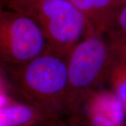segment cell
Masks as SVG:
<instances>
[{
  "instance_id": "1",
  "label": "cell",
  "mask_w": 126,
  "mask_h": 126,
  "mask_svg": "<svg viewBox=\"0 0 126 126\" xmlns=\"http://www.w3.org/2000/svg\"><path fill=\"white\" fill-rule=\"evenodd\" d=\"M14 6L40 27L48 52L69 57L87 34L84 15L69 0H16Z\"/></svg>"
},
{
  "instance_id": "2",
  "label": "cell",
  "mask_w": 126,
  "mask_h": 126,
  "mask_svg": "<svg viewBox=\"0 0 126 126\" xmlns=\"http://www.w3.org/2000/svg\"><path fill=\"white\" fill-rule=\"evenodd\" d=\"M6 69L13 87L28 97L51 100L67 96L68 57L46 51Z\"/></svg>"
},
{
  "instance_id": "3",
  "label": "cell",
  "mask_w": 126,
  "mask_h": 126,
  "mask_svg": "<svg viewBox=\"0 0 126 126\" xmlns=\"http://www.w3.org/2000/svg\"><path fill=\"white\" fill-rule=\"evenodd\" d=\"M46 50L45 37L34 20L18 11L0 10V66H18Z\"/></svg>"
},
{
  "instance_id": "4",
  "label": "cell",
  "mask_w": 126,
  "mask_h": 126,
  "mask_svg": "<svg viewBox=\"0 0 126 126\" xmlns=\"http://www.w3.org/2000/svg\"><path fill=\"white\" fill-rule=\"evenodd\" d=\"M109 50L102 33L87 35L68 57L67 97L84 94L100 84L109 64Z\"/></svg>"
},
{
  "instance_id": "5",
  "label": "cell",
  "mask_w": 126,
  "mask_h": 126,
  "mask_svg": "<svg viewBox=\"0 0 126 126\" xmlns=\"http://www.w3.org/2000/svg\"><path fill=\"white\" fill-rule=\"evenodd\" d=\"M83 14L87 22V35L102 33L97 13L104 9L112 0H69Z\"/></svg>"
},
{
  "instance_id": "6",
  "label": "cell",
  "mask_w": 126,
  "mask_h": 126,
  "mask_svg": "<svg viewBox=\"0 0 126 126\" xmlns=\"http://www.w3.org/2000/svg\"><path fill=\"white\" fill-rule=\"evenodd\" d=\"M34 113L24 105H14L0 108V126H18L26 124L32 119Z\"/></svg>"
},
{
  "instance_id": "7",
  "label": "cell",
  "mask_w": 126,
  "mask_h": 126,
  "mask_svg": "<svg viewBox=\"0 0 126 126\" xmlns=\"http://www.w3.org/2000/svg\"><path fill=\"white\" fill-rule=\"evenodd\" d=\"M104 108L107 116L116 125H120L123 119V107L121 102L113 96L104 98Z\"/></svg>"
},
{
  "instance_id": "8",
  "label": "cell",
  "mask_w": 126,
  "mask_h": 126,
  "mask_svg": "<svg viewBox=\"0 0 126 126\" xmlns=\"http://www.w3.org/2000/svg\"><path fill=\"white\" fill-rule=\"evenodd\" d=\"M116 79V88L122 101L126 104V67L118 73Z\"/></svg>"
},
{
  "instance_id": "9",
  "label": "cell",
  "mask_w": 126,
  "mask_h": 126,
  "mask_svg": "<svg viewBox=\"0 0 126 126\" xmlns=\"http://www.w3.org/2000/svg\"><path fill=\"white\" fill-rule=\"evenodd\" d=\"M90 126H117V125L107 117L97 115L92 119Z\"/></svg>"
},
{
  "instance_id": "10",
  "label": "cell",
  "mask_w": 126,
  "mask_h": 126,
  "mask_svg": "<svg viewBox=\"0 0 126 126\" xmlns=\"http://www.w3.org/2000/svg\"><path fill=\"white\" fill-rule=\"evenodd\" d=\"M119 23L122 29L126 32V7L122 11L121 14L119 17Z\"/></svg>"
},
{
  "instance_id": "11",
  "label": "cell",
  "mask_w": 126,
  "mask_h": 126,
  "mask_svg": "<svg viewBox=\"0 0 126 126\" xmlns=\"http://www.w3.org/2000/svg\"><path fill=\"white\" fill-rule=\"evenodd\" d=\"M6 102H7L6 97L2 93H1V92H0V108L3 107V106L6 103Z\"/></svg>"
},
{
  "instance_id": "12",
  "label": "cell",
  "mask_w": 126,
  "mask_h": 126,
  "mask_svg": "<svg viewBox=\"0 0 126 126\" xmlns=\"http://www.w3.org/2000/svg\"><path fill=\"white\" fill-rule=\"evenodd\" d=\"M0 88H1V83H0Z\"/></svg>"
}]
</instances>
